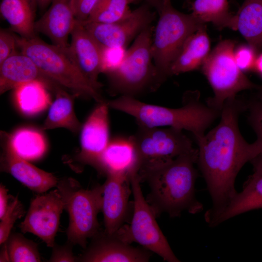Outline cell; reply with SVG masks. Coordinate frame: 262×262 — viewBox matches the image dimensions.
Instances as JSON below:
<instances>
[{"mask_svg":"<svg viewBox=\"0 0 262 262\" xmlns=\"http://www.w3.org/2000/svg\"><path fill=\"white\" fill-rule=\"evenodd\" d=\"M246 110V100L237 97L228 100L218 124L196 140V164L212 201L204 215L211 227L238 193L235 182L239 171L261 152L257 141L248 143L240 131L239 117Z\"/></svg>","mask_w":262,"mask_h":262,"instance_id":"obj_1","label":"cell"},{"mask_svg":"<svg viewBox=\"0 0 262 262\" xmlns=\"http://www.w3.org/2000/svg\"><path fill=\"white\" fill-rule=\"evenodd\" d=\"M197 154L195 148L169 162L138 172L141 182L148 184L147 200L156 216L166 213L177 217L185 211L191 214L202 211L203 205L196 196Z\"/></svg>","mask_w":262,"mask_h":262,"instance_id":"obj_2","label":"cell"},{"mask_svg":"<svg viewBox=\"0 0 262 262\" xmlns=\"http://www.w3.org/2000/svg\"><path fill=\"white\" fill-rule=\"evenodd\" d=\"M197 90L186 91L182 105L169 108L139 101L135 98L120 96L107 101L109 107L133 117L139 127H172L190 131L196 141L220 115L221 111L203 103Z\"/></svg>","mask_w":262,"mask_h":262,"instance_id":"obj_3","label":"cell"},{"mask_svg":"<svg viewBox=\"0 0 262 262\" xmlns=\"http://www.w3.org/2000/svg\"><path fill=\"white\" fill-rule=\"evenodd\" d=\"M16 42L20 51L29 57L45 76L58 85L98 103L105 101L100 90L81 71L68 47L49 44L36 36L29 39L16 36Z\"/></svg>","mask_w":262,"mask_h":262,"instance_id":"obj_4","label":"cell"},{"mask_svg":"<svg viewBox=\"0 0 262 262\" xmlns=\"http://www.w3.org/2000/svg\"><path fill=\"white\" fill-rule=\"evenodd\" d=\"M158 11L159 17L153 33L151 52L158 84L170 76V66L186 39L205 25L192 13L180 12L170 0L150 2Z\"/></svg>","mask_w":262,"mask_h":262,"instance_id":"obj_5","label":"cell"},{"mask_svg":"<svg viewBox=\"0 0 262 262\" xmlns=\"http://www.w3.org/2000/svg\"><path fill=\"white\" fill-rule=\"evenodd\" d=\"M153 33L151 26L143 30L127 49L120 66L106 74L111 94L135 98L159 87L151 52Z\"/></svg>","mask_w":262,"mask_h":262,"instance_id":"obj_6","label":"cell"},{"mask_svg":"<svg viewBox=\"0 0 262 262\" xmlns=\"http://www.w3.org/2000/svg\"><path fill=\"white\" fill-rule=\"evenodd\" d=\"M56 187L69 216L67 241L85 249L87 239L99 231L103 185L85 189L74 179L66 178L59 180Z\"/></svg>","mask_w":262,"mask_h":262,"instance_id":"obj_7","label":"cell"},{"mask_svg":"<svg viewBox=\"0 0 262 262\" xmlns=\"http://www.w3.org/2000/svg\"><path fill=\"white\" fill-rule=\"evenodd\" d=\"M130 182L133 195V213L129 225H123L115 234L131 244L135 242L168 262H180L159 227L152 209L145 198L138 173H132Z\"/></svg>","mask_w":262,"mask_h":262,"instance_id":"obj_8","label":"cell"},{"mask_svg":"<svg viewBox=\"0 0 262 262\" xmlns=\"http://www.w3.org/2000/svg\"><path fill=\"white\" fill-rule=\"evenodd\" d=\"M234 49L232 40L220 41L210 51L201 66L213 92V96L207 100V104L220 111L226 101L236 98L240 92L256 89L258 86L236 65Z\"/></svg>","mask_w":262,"mask_h":262,"instance_id":"obj_9","label":"cell"},{"mask_svg":"<svg viewBox=\"0 0 262 262\" xmlns=\"http://www.w3.org/2000/svg\"><path fill=\"white\" fill-rule=\"evenodd\" d=\"M136 153L137 171L169 162L195 148L183 130L172 127H139L131 136Z\"/></svg>","mask_w":262,"mask_h":262,"instance_id":"obj_10","label":"cell"},{"mask_svg":"<svg viewBox=\"0 0 262 262\" xmlns=\"http://www.w3.org/2000/svg\"><path fill=\"white\" fill-rule=\"evenodd\" d=\"M64 203L57 189L38 195L31 201L24 220L18 227L23 233H31L41 239L48 247L55 245Z\"/></svg>","mask_w":262,"mask_h":262,"instance_id":"obj_11","label":"cell"},{"mask_svg":"<svg viewBox=\"0 0 262 262\" xmlns=\"http://www.w3.org/2000/svg\"><path fill=\"white\" fill-rule=\"evenodd\" d=\"M154 18L149 6L145 4L131 11L127 17L118 21L81 23L101 46L126 48L134 37L150 26Z\"/></svg>","mask_w":262,"mask_h":262,"instance_id":"obj_12","label":"cell"},{"mask_svg":"<svg viewBox=\"0 0 262 262\" xmlns=\"http://www.w3.org/2000/svg\"><path fill=\"white\" fill-rule=\"evenodd\" d=\"M109 108L106 100L98 103L81 130V151L77 155L76 160L96 170L100 157L110 142Z\"/></svg>","mask_w":262,"mask_h":262,"instance_id":"obj_13","label":"cell"},{"mask_svg":"<svg viewBox=\"0 0 262 262\" xmlns=\"http://www.w3.org/2000/svg\"><path fill=\"white\" fill-rule=\"evenodd\" d=\"M84 249L76 262H147L150 257L148 250L133 247L104 230L94 235Z\"/></svg>","mask_w":262,"mask_h":262,"instance_id":"obj_14","label":"cell"},{"mask_svg":"<svg viewBox=\"0 0 262 262\" xmlns=\"http://www.w3.org/2000/svg\"><path fill=\"white\" fill-rule=\"evenodd\" d=\"M106 177L102 184L101 211L104 231L112 234L123 225L127 218L131 189L130 179L126 176L108 174Z\"/></svg>","mask_w":262,"mask_h":262,"instance_id":"obj_15","label":"cell"},{"mask_svg":"<svg viewBox=\"0 0 262 262\" xmlns=\"http://www.w3.org/2000/svg\"><path fill=\"white\" fill-rule=\"evenodd\" d=\"M68 50L83 75L98 89L102 72L101 48L84 26L77 21L70 35Z\"/></svg>","mask_w":262,"mask_h":262,"instance_id":"obj_16","label":"cell"},{"mask_svg":"<svg viewBox=\"0 0 262 262\" xmlns=\"http://www.w3.org/2000/svg\"><path fill=\"white\" fill-rule=\"evenodd\" d=\"M77 20L73 0H53L49 9L35 23V32L50 39L53 44L66 48Z\"/></svg>","mask_w":262,"mask_h":262,"instance_id":"obj_17","label":"cell"},{"mask_svg":"<svg viewBox=\"0 0 262 262\" xmlns=\"http://www.w3.org/2000/svg\"><path fill=\"white\" fill-rule=\"evenodd\" d=\"M1 169L11 174L31 190L41 194L56 186L59 180L52 173L40 169L19 156L5 138Z\"/></svg>","mask_w":262,"mask_h":262,"instance_id":"obj_18","label":"cell"},{"mask_svg":"<svg viewBox=\"0 0 262 262\" xmlns=\"http://www.w3.org/2000/svg\"><path fill=\"white\" fill-rule=\"evenodd\" d=\"M34 81L44 82L54 91L60 86L45 76L33 61L21 51H17L0 64V95Z\"/></svg>","mask_w":262,"mask_h":262,"instance_id":"obj_19","label":"cell"},{"mask_svg":"<svg viewBox=\"0 0 262 262\" xmlns=\"http://www.w3.org/2000/svg\"><path fill=\"white\" fill-rule=\"evenodd\" d=\"M250 163L253 173L229 205L217 217L213 227L238 215L262 208V155L259 154Z\"/></svg>","mask_w":262,"mask_h":262,"instance_id":"obj_20","label":"cell"},{"mask_svg":"<svg viewBox=\"0 0 262 262\" xmlns=\"http://www.w3.org/2000/svg\"><path fill=\"white\" fill-rule=\"evenodd\" d=\"M97 170L106 176L116 174L129 179L133 172H137L136 153L130 137L110 141L100 157Z\"/></svg>","mask_w":262,"mask_h":262,"instance_id":"obj_21","label":"cell"},{"mask_svg":"<svg viewBox=\"0 0 262 262\" xmlns=\"http://www.w3.org/2000/svg\"><path fill=\"white\" fill-rule=\"evenodd\" d=\"M210 41L205 25L186 39L170 66V76L201 67L210 52Z\"/></svg>","mask_w":262,"mask_h":262,"instance_id":"obj_22","label":"cell"},{"mask_svg":"<svg viewBox=\"0 0 262 262\" xmlns=\"http://www.w3.org/2000/svg\"><path fill=\"white\" fill-rule=\"evenodd\" d=\"M36 7L35 0H2L0 12L12 32L22 38L29 39L36 36L34 27Z\"/></svg>","mask_w":262,"mask_h":262,"instance_id":"obj_23","label":"cell"},{"mask_svg":"<svg viewBox=\"0 0 262 262\" xmlns=\"http://www.w3.org/2000/svg\"><path fill=\"white\" fill-rule=\"evenodd\" d=\"M55 91V98L50 106L42 129L64 128L73 132H78L82 127L74 108V99L78 95L76 94L70 95L60 86Z\"/></svg>","mask_w":262,"mask_h":262,"instance_id":"obj_24","label":"cell"},{"mask_svg":"<svg viewBox=\"0 0 262 262\" xmlns=\"http://www.w3.org/2000/svg\"><path fill=\"white\" fill-rule=\"evenodd\" d=\"M235 15L237 30L259 54L262 52V0H245Z\"/></svg>","mask_w":262,"mask_h":262,"instance_id":"obj_25","label":"cell"},{"mask_svg":"<svg viewBox=\"0 0 262 262\" xmlns=\"http://www.w3.org/2000/svg\"><path fill=\"white\" fill-rule=\"evenodd\" d=\"M191 9V13L204 23L237 30V17L230 12L228 0H195Z\"/></svg>","mask_w":262,"mask_h":262,"instance_id":"obj_26","label":"cell"},{"mask_svg":"<svg viewBox=\"0 0 262 262\" xmlns=\"http://www.w3.org/2000/svg\"><path fill=\"white\" fill-rule=\"evenodd\" d=\"M48 86L34 81L21 84L15 90L16 102L20 111L27 115H33L46 109L51 105Z\"/></svg>","mask_w":262,"mask_h":262,"instance_id":"obj_27","label":"cell"},{"mask_svg":"<svg viewBox=\"0 0 262 262\" xmlns=\"http://www.w3.org/2000/svg\"><path fill=\"white\" fill-rule=\"evenodd\" d=\"M4 135L15 152L27 161L39 159L46 151L47 145L43 135L33 129L21 128L10 135Z\"/></svg>","mask_w":262,"mask_h":262,"instance_id":"obj_28","label":"cell"},{"mask_svg":"<svg viewBox=\"0 0 262 262\" xmlns=\"http://www.w3.org/2000/svg\"><path fill=\"white\" fill-rule=\"evenodd\" d=\"M4 244L0 253V262L41 261L37 245L20 233H11Z\"/></svg>","mask_w":262,"mask_h":262,"instance_id":"obj_29","label":"cell"},{"mask_svg":"<svg viewBox=\"0 0 262 262\" xmlns=\"http://www.w3.org/2000/svg\"><path fill=\"white\" fill-rule=\"evenodd\" d=\"M135 0H100L85 22L110 23L120 21L130 15L131 11L129 5Z\"/></svg>","mask_w":262,"mask_h":262,"instance_id":"obj_30","label":"cell"},{"mask_svg":"<svg viewBox=\"0 0 262 262\" xmlns=\"http://www.w3.org/2000/svg\"><path fill=\"white\" fill-rule=\"evenodd\" d=\"M24 207L17 196L10 200L6 212L0 219V244L2 245L8 238L11 230L16 221L24 214Z\"/></svg>","mask_w":262,"mask_h":262,"instance_id":"obj_31","label":"cell"},{"mask_svg":"<svg viewBox=\"0 0 262 262\" xmlns=\"http://www.w3.org/2000/svg\"><path fill=\"white\" fill-rule=\"evenodd\" d=\"M101 48L102 72L107 74L120 66L124 60L127 49L123 47L103 46H101Z\"/></svg>","mask_w":262,"mask_h":262,"instance_id":"obj_32","label":"cell"},{"mask_svg":"<svg viewBox=\"0 0 262 262\" xmlns=\"http://www.w3.org/2000/svg\"><path fill=\"white\" fill-rule=\"evenodd\" d=\"M248 112V122L257 136L262 155V103L252 98L246 100V110Z\"/></svg>","mask_w":262,"mask_h":262,"instance_id":"obj_33","label":"cell"},{"mask_svg":"<svg viewBox=\"0 0 262 262\" xmlns=\"http://www.w3.org/2000/svg\"><path fill=\"white\" fill-rule=\"evenodd\" d=\"M258 55L248 44L239 45L234 49L233 52L235 62L243 71L253 69Z\"/></svg>","mask_w":262,"mask_h":262,"instance_id":"obj_34","label":"cell"},{"mask_svg":"<svg viewBox=\"0 0 262 262\" xmlns=\"http://www.w3.org/2000/svg\"><path fill=\"white\" fill-rule=\"evenodd\" d=\"M16 35L9 30H0V64L17 51Z\"/></svg>","mask_w":262,"mask_h":262,"instance_id":"obj_35","label":"cell"},{"mask_svg":"<svg viewBox=\"0 0 262 262\" xmlns=\"http://www.w3.org/2000/svg\"><path fill=\"white\" fill-rule=\"evenodd\" d=\"M74 245L67 242L63 245H55L52 247V250L50 258L48 260L51 262H76V258L74 255L72 249Z\"/></svg>","mask_w":262,"mask_h":262,"instance_id":"obj_36","label":"cell"},{"mask_svg":"<svg viewBox=\"0 0 262 262\" xmlns=\"http://www.w3.org/2000/svg\"><path fill=\"white\" fill-rule=\"evenodd\" d=\"M100 0H73L76 18L80 23L88 19L95 7Z\"/></svg>","mask_w":262,"mask_h":262,"instance_id":"obj_37","label":"cell"},{"mask_svg":"<svg viewBox=\"0 0 262 262\" xmlns=\"http://www.w3.org/2000/svg\"><path fill=\"white\" fill-rule=\"evenodd\" d=\"M8 189L2 184L0 185V219L5 214L10 202Z\"/></svg>","mask_w":262,"mask_h":262,"instance_id":"obj_38","label":"cell"},{"mask_svg":"<svg viewBox=\"0 0 262 262\" xmlns=\"http://www.w3.org/2000/svg\"><path fill=\"white\" fill-rule=\"evenodd\" d=\"M253 69L262 76V52L258 55Z\"/></svg>","mask_w":262,"mask_h":262,"instance_id":"obj_39","label":"cell"},{"mask_svg":"<svg viewBox=\"0 0 262 262\" xmlns=\"http://www.w3.org/2000/svg\"><path fill=\"white\" fill-rule=\"evenodd\" d=\"M53 0H35L37 7L41 9L46 8L49 5Z\"/></svg>","mask_w":262,"mask_h":262,"instance_id":"obj_40","label":"cell"},{"mask_svg":"<svg viewBox=\"0 0 262 262\" xmlns=\"http://www.w3.org/2000/svg\"><path fill=\"white\" fill-rule=\"evenodd\" d=\"M256 93L255 97L253 98L257 101L262 103V85H258L256 89Z\"/></svg>","mask_w":262,"mask_h":262,"instance_id":"obj_41","label":"cell"},{"mask_svg":"<svg viewBox=\"0 0 262 262\" xmlns=\"http://www.w3.org/2000/svg\"><path fill=\"white\" fill-rule=\"evenodd\" d=\"M154 0H150L149 1V2H151V1H154Z\"/></svg>","mask_w":262,"mask_h":262,"instance_id":"obj_42","label":"cell"},{"mask_svg":"<svg viewBox=\"0 0 262 262\" xmlns=\"http://www.w3.org/2000/svg\"><path fill=\"white\" fill-rule=\"evenodd\" d=\"M146 0V1H148V2H149L150 0Z\"/></svg>","mask_w":262,"mask_h":262,"instance_id":"obj_43","label":"cell"}]
</instances>
